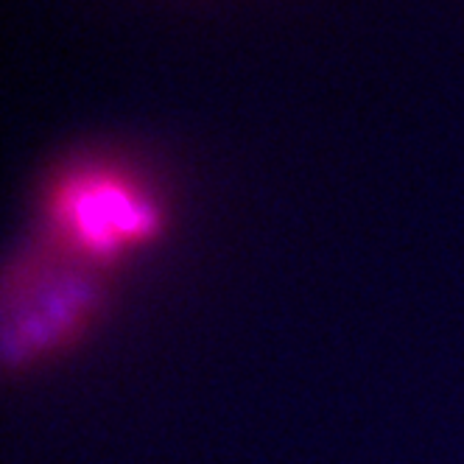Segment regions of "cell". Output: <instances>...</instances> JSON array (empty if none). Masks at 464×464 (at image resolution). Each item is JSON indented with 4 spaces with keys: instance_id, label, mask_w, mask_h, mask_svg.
Instances as JSON below:
<instances>
[{
    "instance_id": "cell-1",
    "label": "cell",
    "mask_w": 464,
    "mask_h": 464,
    "mask_svg": "<svg viewBox=\"0 0 464 464\" xmlns=\"http://www.w3.org/2000/svg\"><path fill=\"white\" fill-rule=\"evenodd\" d=\"M45 246L107 275L157 246L169 208L154 185L110 157H79L56 169L43 190Z\"/></svg>"
},
{
    "instance_id": "cell-2",
    "label": "cell",
    "mask_w": 464,
    "mask_h": 464,
    "mask_svg": "<svg viewBox=\"0 0 464 464\" xmlns=\"http://www.w3.org/2000/svg\"><path fill=\"white\" fill-rule=\"evenodd\" d=\"M104 308V275L43 246L0 277V367L31 370L71 350Z\"/></svg>"
}]
</instances>
